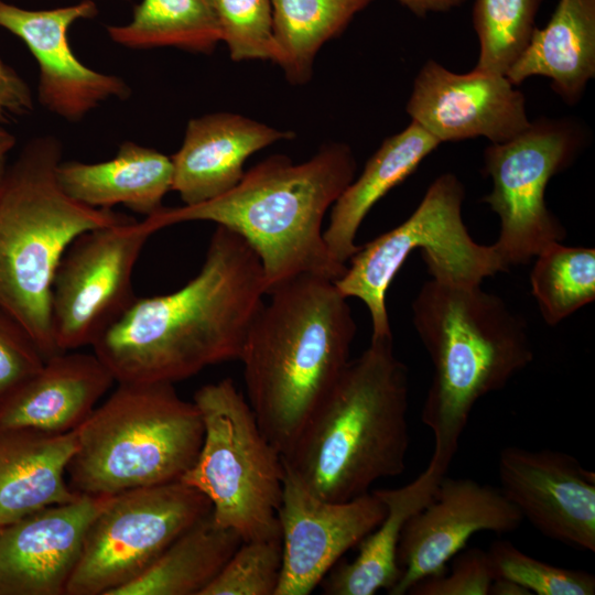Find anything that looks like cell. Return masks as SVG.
I'll return each mask as SVG.
<instances>
[{
    "mask_svg": "<svg viewBox=\"0 0 595 595\" xmlns=\"http://www.w3.org/2000/svg\"><path fill=\"white\" fill-rule=\"evenodd\" d=\"M532 76L550 78L564 102L581 100L595 77V0H559L548 24L536 28L506 74L515 86Z\"/></svg>",
    "mask_w": 595,
    "mask_h": 595,
    "instance_id": "603a6c76",
    "label": "cell"
},
{
    "mask_svg": "<svg viewBox=\"0 0 595 595\" xmlns=\"http://www.w3.org/2000/svg\"><path fill=\"white\" fill-rule=\"evenodd\" d=\"M193 402L204 437L180 480L205 495L214 520L242 541L280 537L283 457L263 434L248 401L232 379L224 378L197 389Z\"/></svg>",
    "mask_w": 595,
    "mask_h": 595,
    "instance_id": "ba28073f",
    "label": "cell"
},
{
    "mask_svg": "<svg viewBox=\"0 0 595 595\" xmlns=\"http://www.w3.org/2000/svg\"><path fill=\"white\" fill-rule=\"evenodd\" d=\"M232 61L273 60L271 0H210Z\"/></svg>",
    "mask_w": 595,
    "mask_h": 595,
    "instance_id": "d6a6232c",
    "label": "cell"
},
{
    "mask_svg": "<svg viewBox=\"0 0 595 595\" xmlns=\"http://www.w3.org/2000/svg\"><path fill=\"white\" fill-rule=\"evenodd\" d=\"M210 511L181 480L112 495L88 527L66 595H115Z\"/></svg>",
    "mask_w": 595,
    "mask_h": 595,
    "instance_id": "8fae6325",
    "label": "cell"
},
{
    "mask_svg": "<svg viewBox=\"0 0 595 595\" xmlns=\"http://www.w3.org/2000/svg\"><path fill=\"white\" fill-rule=\"evenodd\" d=\"M268 295L238 360L258 424L284 455L349 363L356 323L326 278L300 275Z\"/></svg>",
    "mask_w": 595,
    "mask_h": 595,
    "instance_id": "3957f363",
    "label": "cell"
},
{
    "mask_svg": "<svg viewBox=\"0 0 595 595\" xmlns=\"http://www.w3.org/2000/svg\"><path fill=\"white\" fill-rule=\"evenodd\" d=\"M76 430L48 434L33 430L0 433V527L80 495L67 482Z\"/></svg>",
    "mask_w": 595,
    "mask_h": 595,
    "instance_id": "44dd1931",
    "label": "cell"
},
{
    "mask_svg": "<svg viewBox=\"0 0 595 595\" xmlns=\"http://www.w3.org/2000/svg\"><path fill=\"white\" fill-rule=\"evenodd\" d=\"M97 13L93 0L47 10H28L0 0V26L18 36L37 63V101L71 122L80 121L109 99L126 100L131 95L125 79L88 67L72 50V24Z\"/></svg>",
    "mask_w": 595,
    "mask_h": 595,
    "instance_id": "9a60e30c",
    "label": "cell"
},
{
    "mask_svg": "<svg viewBox=\"0 0 595 595\" xmlns=\"http://www.w3.org/2000/svg\"><path fill=\"white\" fill-rule=\"evenodd\" d=\"M374 0H271L275 51L273 62L291 84L312 76L317 52L340 35Z\"/></svg>",
    "mask_w": 595,
    "mask_h": 595,
    "instance_id": "4316f807",
    "label": "cell"
},
{
    "mask_svg": "<svg viewBox=\"0 0 595 595\" xmlns=\"http://www.w3.org/2000/svg\"><path fill=\"white\" fill-rule=\"evenodd\" d=\"M411 311L433 366L421 411L434 437L430 463L446 473L475 404L527 368L533 347L523 318L480 284L431 279Z\"/></svg>",
    "mask_w": 595,
    "mask_h": 595,
    "instance_id": "5b68a950",
    "label": "cell"
},
{
    "mask_svg": "<svg viewBox=\"0 0 595 595\" xmlns=\"http://www.w3.org/2000/svg\"><path fill=\"white\" fill-rule=\"evenodd\" d=\"M281 567V537L242 541L201 595H275Z\"/></svg>",
    "mask_w": 595,
    "mask_h": 595,
    "instance_id": "1f68e13d",
    "label": "cell"
},
{
    "mask_svg": "<svg viewBox=\"0 0 595 595\" xmlns=\"http://www.w3.org/2000/svg\"><path fill=\"white\" fill-rule=\"evenodd\" d=\"M446 473L429 462L425 469L399 488L375 489L386 513L380 523L359 543L357 556L336 564L321 582L326 595H374L387 593L401 575L397 551L407 520L432 497Z\"/></svg>",
    "mask_w": 595,
    "mask_h": 595,
    "instance_id": "cb8c5ba5",
    "label": "cell"
},
{
    "mask_svg": "<svg viewBox=\"0 0 595 595\" xmlns=\"http://www.w3.org/2000/svg\"><path fill=\"white\" fill-rule=\"evenodd\" d=\"M385 513V505L374 491L348 501H327L285 468L278 510L282 567L275 595L312 593L342 556L380 523Z\"/></svg>",
    "mask_w": 595,
    "mask_h": 595,
    "instance_id": "5bb4252c",
    "label": "cell"
},
{
    "mask_svg": "<svg viewBox=\"0 0 595 595\" xmlns=\"http://www.w3.org/2000/svg\"><path fill=\"white\" fill-rule=\"evenodd\" d=\"M1 528V527H0Z\"/></svg>",
    "mask_w": 595,
    "mask_h": 595,
    "instance_id": "ab89813d",
    "label": "cell"
},
{
    "mask_svg": "<svg viewBox=\"0 0 595 595\" xmlns=\"http://www.w3.org/2000/svg\"><path fill=\"white\" fill-rule=\"evenodd\" d=\"M44 361L28 333L0 310V401L35 374Z\"/></svg>",
    "mask_w": 595,
    "mask_h": 595,
    "instance_id": "e575fe53",
    "label": "cell"
},
{
    "mask_svg": "<svg viewBox=\"0 0 595 595\" xmlns=\"http://www.w3.org/2000/svg\"><path fill=\"white\" fill-rule=\"evenodd\" d=\"M413 14L423 18L430 13L447 12L461 7L466 0H397Z\"/></svg>",
    "mask_w": 595,
    "mask_h": 595,
    "instance_id": "8d00e7d4",
    "label": "cell"
},
{
    "mask_svg": "<svg viewBox=\"0 0 595 595\" xmlns=\"http://www.w3.org/2000/svg\"><path fill=\"white\" fill-rule=\"evenodd\" d=\"M61 161L60 140L36 137L0 181V310L28 333L45 360L60 354L51 292L63 255L80 234L132 219L69 197L56 177Z\"/></svg>",
    "mask_w": 595,
    "mask_h": 595,
    "instance_id": "8992f818",
    "label": "cell"
},
{
    "mask_svg": "<svg viewBox=\"0 0 595 595\" xmlns=\"http://www.w3.org/2000/svg\"><path fill=\"white\" fill-rule=\"evenodd\" d=\"M584 144L577 122L539 118L513 139L485 149L483 172L491 180V191L483 202L499 217L493 245L508 270L566 238L565 227L548 208L545 192L550 180L574 162Z\"/></svg>",
    "mask_w": 595,
    "mask_h": 595,
    "instance_id": "30bf717a",
    "label": "cell"
},
{
    "mask_svg": "<svg viewBox=\"0 0 595 595\" xmlns=\"http://www.w3.org/2000/svg\"><path fill=\"white\" fill-rule=\"evenodd\" d=\"M153 230L143 219L80 234L55 271L51 323L60 353L93 346L136 300L132 273Z\"/></svg>",
    "mask_w": 595,
    "mask_h": 595,
    "instance_id": "7c38bea8",
    "label": "cell"
},
{
    "mask_svg": "<svg viewBox=\"0 0 595 595\" xmlns=\"http://www.w3.org/2000/svg\"><path fill=\"white\" fill-rule=\"evenodd\" d=\"M542 0H475L479 55L473 71L506 76L527 48Z\"/></svg>",
    "mask_w": 595,
    "mask_h": 595,
    "instance_id": "f546056e",
    "label": "cell"
},
{
    "mask_svg": "<svg viewBox=\"0 0 595 595\" xmlns=\"http://www.w3.org/2000/svg\"><path fill=\"white\" fill-rule=\"evenodd\" d=\"M500 490L544 537L595 552V476L572 455L550 448L504 447Z\"/></svg>",
    "mask_w": 595,
    "mask_h": 595,
    "instance_id": "2e32d148",
    "label": "cell"
},
{
    "mask_svg": "<svg viewBox=\"0 0 595 595\" xmlns=\"http://www.w3.org/2000/svg\"><path fill=\"white\" fill-rule=\"evenodd\" d=\"M488 595H531V593L510 578L497 576L490 583Z\"/></svg>",
    "mask_w": 595,
    "mask_h": 595,
    "instance_id": "74e56055",
    "label": "cell"
},
{
    "mask_svg": "<svg viewBox=\"0 0 595 595\" xmlns=\"http://www.w3.org/2000/svg\"><path fill=\"white\" fill-rule=\"evenodd\" d=\"M107 33L130 50L175 47L209 54L221 41L210 0H141L129 23L109 25Z\"/></svg>",
    "mask_w": 595,
    "mask_h": 595,
    "instance_id": "83f0119b",
    "label": "cell"
},
{
    "mask_svg": "<svg viewBox=\"0 0 595 595\" xmlns=\"http://www.w3.org/2000/svg\"><path fill=\"white\" fill-rule=\"evenodd\" d=\"M33 109L34 98L28 83L0 57V125L28 116Z\"/></svg>",
    "mask_w": 595,
    "mask_h": 595,
    "instance_id": "d590c367",
    "label": "cell"
},
{
    "mask_svg": "<svg viewBox=\"0 0 595 595\" xmlns=\"http://www.w3.org/2000/svg\"><path fill=\"white\" fill-rule=\"evenodd\" d=\"M534 258L531 292L547 325H558L595 300L594 248L553 242Z\"/></svg>",
    "mask_w": 595,
    "mask_h": 595,
    "instance_id": "f1b7e54d",
    "label": "cell"
},
{
    "mask_svg": "<svg viewBox=\"0 0 595 595\" xmlns=\"http://www.w3.org/2000/svg\"><path fill=\"white\" fill-rule=\"evenodd\" d=\"M405 111L440 143L513 139L529 126L523 94L502 75L457 74L428 60L416 74Z\"/></svg>",
    "mask_w": 595,
    "mask_h": 595,
    "instance_id": "e0dca14e",
    "label": "cell"
},
{
    "mask_svg": "<svg viewBox=\"0 0 595 595\" xmlns=\"http://www.w3.org/2000/svg\"><path fill=\"white\" fill-rule=\"evenodd\" d=\"M409 376L392 336L350 359L291 448L285 468L322 499L343 502L405 469Z\"/></svg>",
    "mask_w": 595,
    "mask_h": 595,
    "instance_id": "277c9868",
    "label": "cell"
},
{
    "mask_svg": "<svg viewBox=\"0 0 595 595\" xmlns=\"http://www.w3.org/2000/svg\"><path fill=\"white\" fill-rule=\"evenodd\" d=\"M76 434L71 489L112 496L180 480L199 453L204 425L196 404L173 383L121 382Z\"/></svg>",
    "mask_w": 595,
    "mask_h": 595,
    "instance_id": "52a82bcc",
    "label": "cell"
},
{
    "mask_svg": "<svg viewBox=\"0 0 595 595\" xmlns=\"http://www.w3.org/2000/svg\"><path fill=\"white\" fill-rule=\"evenodd\" d=\"M450 573L423 578L408 592L410 595H488L495 578L487 551L463 549L453 558Z\"/></svg>",
    "mask_w": 595,
    "mask_h": 595,
    "instance_id": "836d02e7",
    "label": "cell"
},
{
    "mask_svg": "<svg viewBox=\"0 0 595 595\" xmlns=\"http://www.w3.org/2000/svg\"><path fill=\"white\" fill-rule=\"evenodd\" d=\"M292 137L290 131L230 112L193 118L181 148L171 156L172 191L184 205L218 197L238 184L251 154Z\"/></svg>",
    "mask_w": 595,
    "mask_h": 595,
    "instance_id": "ffe728a7",
    "label": "cell"
},
{
    "mask_svg": "<svg viewBox=\"0 0 595 595\" xmlns=\"http://www.w3.org/2000/svg\"><path fill=\"white\" fill-rule=\"evenodd\" d=\"M465 188L453 173L437 176L414 212L400 225L379 235L349 259L334 281L339 292L364 302L371 318V339L392 336L386 296L396 274L420 249L432 279L458 284H480L508 271L494 245L476 242L463 221Z\"/></svg>",
    "mask_w": 595,
    "mask_h": 595,
    "instance_id": "9c48e42d",
    "label": "cell"
},
{
    "mask_svg": "<svg viewBox=\"0 0 595 595\" xmlns=\"http://www.w3.org/2000/svg\"><path fill=\"white\" fill-rule=\"evenodd\" d=\"M441 143L412 121L387 138L357 180L333 204L324 240L332 258L346 266L358 250L357 231L372 206L411 175Z\"/></svg>",
    "mask_w": 595,
    "mask_h": 595,
    "instance_id": "d4e9b609",
    "label": "cell"
},
{
    "mask_svg": "<svg viewBox=\"0 0 595 595\" xmlns=\"http://www.w3.org/2000/svg\"><path fill=\"white\" fill-rule=\"evenodd\" d=\"M113 382V376L95 354H56L0 401V433L75 431Z\"/></svg>",
    "mask_w": 595,
    "mask_h": 595,
    "instance_id": "d6986e66",
    "label": "cell"
},
{
    "mask_svg": "<svg viewBox=\"0 0 595 595\" xmlns=\"http://www.w3.org/2000/svg\"><path fill=\"white\" fill-rule=\"evenodd\" d=\"M522 521L500 488L444 475L431 499L403 526L397 551L401 575L388 594H408L419 581L444 573L475 533H509Z\"/></svg>",
    "mask_w": 595,
    "mask_h": 595,
    "instance_id": "4fadbf2b",
    "label": "cell"
},
{
    "mask_svg": "<svg viewBox=\"0 0 595 595\" xmlns=\"http://www.w3.org/2000/svg\"><path fill=\"white\" fill-rule=\"evenodd\" d=\"M111 496L80 495L0 528V595H66L89 524Z\"/></svg>",
    "mask_w": 595,
    "mask_h": 595,
    "instance_id": "ac0fdd59",
    "label": "cell"
},
{
    "mask_svg": "<svg viewBox=\"0 0 595 595\" xmlns=\"http://www.w3.org/2000/svg\"><path fill=\"white\" fill-rule=\"evenodd\" d=\"M241 542L239 534L219 526L210 511L115 595H201Z\"/></svg>",
    "mask_w": 595,
    "mask_h": 595,
    "instance_id": "484cf974",
    "label": "cell"
},
{
    "mask_svg": "<svg viewBox=\"0 0 595 595\" xmlns=\"http://www.w3.org/2000/svg\"><path fill=\"white\" fill-rule=\"evenodd\" d=\"M357 164L349 145H323L294 163L275 154L210 201L163 207L144 220L153 230L185 221H213L244 238L259 258L267 295L300 275L336 281L346 271L324 240L323 219L353 182Z\"/></svg>",
    "mask_w": 595,
    "mask_h": 595,
    "instance_id": "7a4b0ae2",
    "label": "cell"
},
{
    "mask_svg": "<svg viewBox=\"0 0 595 595\" xmlns=\"http://www.w3.org/2000/svg\"><path fill=\"white\" fill-rule=\"evenodd\" d=\"M495 577L510 578L537 595H594L595 576L534 559L506 540L487 550Z\"/></svg>",
    "mask_w": 595,
    "mask_h": 595,
    "instance_id": "4dcf8cb0",
    "label": "cell"
},
{
    "mask_svg": "<svg viewBox=\"0 0 595 595\" xmlns=\"http://www.w3.org/2000/svg\"><path fill=\"white\" fill-rule=\"evenodd\" d=\"M15 145V137L0 125V181L8 167V155Z\"/></svg>",
    "mask_w": 595,
    "mask_h": 595,
    "instance_id": "f35d334b",
    "label": "cell"
},
{
    "mask_svg": "<svg viewBox=\"0 0 595 595\" xmlns=\"http://www.w3.org/2000/svg\"><path fill=\"white\" fill-rule=\"evenodd\" d=\"M56 177L63 191L82 204L109 209L121 204L149 217L164 207L163 197L172 191L173 165L171 156L126 141L107 161H61Z\"/></svg>",
    "mask_w": 595,
    "mask_h": 595,
    "instance_id": "7402d4cb",
    "label": "cell"
},
{
    "mask_svg": "<svg viewBox=\"0 0 595 595\" xmlns=\"http://www.w3.org/2000/svg\"><path fill=\"white\" fill-rule=\"evenodd\" d=\"M264 295L256 252L217 226L193 279L169 294L136 298L91 347L118 383H174L238 360Z\"/></svg>",
    "mask_w": 595,
    "mask_h": 595,
    "instance_id": "6da1fadb",
    "label": "cell"
}]
</instances>
